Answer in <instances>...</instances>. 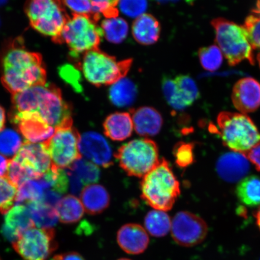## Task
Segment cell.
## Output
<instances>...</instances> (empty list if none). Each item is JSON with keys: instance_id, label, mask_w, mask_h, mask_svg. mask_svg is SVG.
Returning a JSON list of instances; mask_svg holds the SVG:
<instances>
[{"instance_id": "1", "label": "cell", "mask_w": 260, "mask_h": 260, "mask_svg": "<svg viewBox=\"0 0 260 260\" xmlns=\"http://www.w3.org/2000/svg\"><path fill=\"white\" fill-rule=\"evenodd\" d=\"M12 112H36L55 129L73 126V109L63 99L61 91L45 84L14 94Z\"/></svg>"}, {"instance_id": "2", "label": "cell", "mask_w": 260, "mask_h": 260, "mask_svg": "<svg viewBox=\"0 0 260 260\" xmlns=\"http://www.w3.org/2000/svg\"><path fill=\"white\" fill-rule=\"evenodd\" d=\"M1 80L12 95L46 84L47 72L41 55L27 51L20 42L15 41L3 54Z\"/></svg>"}, {"instance_id": "3", "label": "cell", "mask_w": 260, "mask_h": 260, "mask_svg": "<svg viewBox=\"0 0 260 260\" xmlns=\"http://www.w3.org/2000/svg\"><path fill=\"white\" fill-rule=\"evenodd\" d=\"M141 190L142 199L154 210L167 211L173 207L180 194V183L165 158L143 178Z\"/></svg>"}, {"instance_id": "4", "label": "cell", "mask_w": 260, "mask_h": 260, "mask_svg": "<svg viewBox=\"0 0 260 260\" xmlns=\"http://www.w3.org/2000/svg\"><path fill=\"white\" fill-rule=\"evenodd\" d=\"M132 63L131 58L118 60L98 48L83 55L79 68L88 82L100 87L112 85L125 77Z\"/></svg>"}, {"instance_id": "5", "label": "cell", "mask_w": 260, "mask_h": 260, "mask_svg": "<svg viewBox=\"0 0 260 260\" xmlns=\"http://www.w3.org/2000/svg\"><path fill=\"white\" fill-rule=\"evenodd\" d=\"M223 144L233 151L245 154L260 143V133L245 114L222 112L217 118Z\"/></svg>"}, {"instance_id": "6", "label": "cell", "mask_w": 260, "mask_h": 260, "mask_svg": "<svg viewBox=\"0 0 260 260\" xmlns=\"http://www.w3.org/2000/svg\"><path fill=\"white\" fill-rule=\"evenodd\" d=\"M97 21L89 16L73 15L65 25L56 44H66L71 57L79 58L80 55L99 48L103 36Z\"/></svg>"}, {"instance_id": "7", "label": "cell", "mask_w": 260, "mask_h": 260, "mask_svg": "<svg viewBox=\"0 0 260 260\" xmlns=\"http://www.w3.org/2000/svg\"><path fill=\"white\" fill-rule=\"evenodd\" d=\"M25 12L32 28L53 42L70 18L62 0H28Z\"/></svg>"}, {"instance_id": "8", "label": "cell", "mask_w": 260, "mask_h": 260, "mask_svg": "<svg viewBox=\"0 0 260 260\" xmlns=\"http://www.w3.org/2000/svg\"><path fill=\"white\" fill-rule=\"evenodd\" d=\"M211 24L216 32L217 44L231 66L246 60L254 63L253 48L243 26L222 18L214 19Z\"/></svg>"}, {"instance_id": "9", "label": "cell", "mask_w": 260, "mask_h": 260, "mask_svg": "<svg viewBox=\"0 0 260 260\" xmlns=\"http://www.w3.org/2000/svg\"><path fill=\"white\" fill-rule=\"evenodd\" d=\"M158 155L155 142L141 139L133 140L121 146L115 157L120 167L129 176L144 177L160 161Z\"/></svg>"}, {"instance_id": "10", "label": "cell", "mask_w": 260, "mask_h": 260, "mask_svg": "<svg viewBox=\"0 0 260 260\" xmlns=\"http://www.w3.org/2000/svg\"><path fill=\"white\" fill-rule=\"evenodd\" d=\"M13 248L24 260H47L57 248L53 228L32 226L12 242Z\"/></svg>"}, {"instance_id": "11", "label": "cell", "mask_w": 260, "mask_h": 260, "mask_svg": "<svg viewBox=\"0 0 260 260\" xmlns=\"http://www.w3.org/2000/svg\"><path fill=\"white\" fill-rule=\"evenodd\" d=\"M80 136L73 126L56 129L54 135L44 142L50 155L52 166L63 170L81 158L79 148Z\"/></svg>"}, {"instance_id": "12", "label": "cell", "mask_w": 260, "mask_h": 260, "mask_svg": "<svg viewBox=\"0 0 260 260\" xmlns=\"http://www.w3.org/2000/svg\"><path fill=\"white\" fill-rule=\"evenodd\" d=\"M171 232L178 245L188 248L204 241L207 235L208 227L200 217L188 211H180L172 220Z\"/></svg>"}, {"instance_id": "13", "label": "cell", "mask_w": 260, "mask_h": 260, "mask_svg": "<svg viewBox=\"0 0 260 260\" xmlns=\"http://www.w3.org/2000/svg\"><path fill=\"white\" fill-rule=\"evenodd\" d=\"M11 118L26 142L37 144L46 142L56 131L36 112H11Z\"/></svg>"}, {"instance_id": "14", "label": "cell", "mask_w": 260, "mask_h": 260, "mask_svg": "<svg viewBox=\"0 0 260 260\" xmlns=\"http://www.w3.org/2000/svg\"><path fill=\"white\" fill-rule=\"evenodd\" d=\"M81 157L103 168L113 164L111 147L102 135L96 132L84 133L80 136L79 144Z\"/></svg>"}, {"instance_id": "15", "label": "cell", "mask_w": 260, "mask_h": 260, "mask_svg": "<svg viewBox=\"0 0 260 260\" xmlns=\"http://www.w3.org/2000/svg\"><path fill=\"white\" fill-rule=\"evenodd\" d=\"M41 178L50 170L52 162L44 143L24 142L14 157Z\"/></svg>"}, {"instance_id": "16", "label": "cell", "mask_w": 260, "mask_h": 260, "mask_svg": "<svg viewBox=\"0 0 260 260\" xmlns=\"http://www.w3.org/2000/svg\"><path fill=\"white\" fill-rule=\"evenodd\" d=\"M234 106L242 114L255 112L260 106V84L252 78H243L233 87Z\"/></svg>"}, {"instance_id": "17", "label": "cell", "mask_w": 260, "mask_h": 260, "mask_svg": "<svg viewBox=\"0 0 260 260\" xmlns=\"http://www.w3.org/2000/svg\"><path fill=\"white\" fill-rule=\"evenodd\" d=\"M116 240L122 251L131 255L144 252L149 243L148 233L137 223H127L120 228Z\"/></svg>"}, {"instance_id": "18", "label": "cell", "mask_w": 260, "mask_h": 260, "mask_svg": "<svg viewBox=\"0 0 260 260\" xmlns=\"http://www.w3.org/2000/svg\"><path fill=\"white\" fill-rule=\"evenodd\" d=\"M217 172L223 180L234 182L242 180L248 173V159L240 152H228L222 155L217 162Z\"/></svg>"}, {"instance_id": "19", "label": "cell", "mask_w": 260, "mask_h": 260, "mask_svg": "<svg viewBox=\"0 0 260 260\" xmlns=\"http://www.w3.org/2000/svg\"><path fill=\"white\" fill-rule=\"evenodd\" d=\"M131 116L133 126L139 135L149 137L160 132L164 119L153 107L144 106L133 110Z\"/></svg>"}, {"instance_id": "20", "label": "cell", "mask_w": 260, "mask_h": 260, "mask_svg": "<svg viewBox=\"0 0 260 260\" xmlns=\"http://www.w3.org/2000/svg\"><path fill=\"white\" fill-rule=\"evenodd\" d=\"M5 215L3 232L13 242L25 230L35 226L30 211L24 205L16 204Z\"/></svg>"}, {"instance_id": "21", "label": "cell", "mask_w": 260, "mask_h": 260, "mask_svg": "<svg viewBox=\"0 0 260 260\" xmlns=\"http://www.w3.org/2000/svg\"><path fill=\"white\" fill-rule=\"evenodd\" d=\"M80 198L84 210L91 215L103 213L109 207L110 203L108 191L100 184L87 185L81 191Z\"/></svg>"}, {"instance_id": "22", "label": "cell", "mask_w": 260, "mask_h": 260, "mask_svg": "<svg viewBox=\"0 0 260 260\" xmlns=\"http://www.w3.org/2000/svg\"><path fill=\"white\" fill-rule=\"evenodd\" d=\"M161 27L154 16L144 14L136 19L132 25V34L139 44L150 45L160 38Z\"/></svg>"}, {"instance_id": "23", "label": "cell", "mask_w": 260, "mask_h": 260, "mask_svg": "<svg viewBox=\"0 0 260 260\" xmlns=\"http://www.w3.org/2000/svg\"><path fill=\"white\" fill-rule=\"evenodd\" d=\"M104 132L115 141H122L132 136L133 123L132 116L126 112H116L107 117L103 123Z\"/></svg>"}, {"instance_id": "24", "label": "cell", "mask_w": 260, "mask_h": 260, "mask_svg": "<svg viewBox=\"0 0 260 260\" xmlns=\"http://www.w3.org/2000/svg\"><path fill=\"white\" fill-rule=\"evenodd\" d=\"M137 95V86L133 81L125 77L112 84L109 90L110 102L118 107L132 106Z\"/></svg>"}, {"instance_id": "25", "label": "cell", "mask_w": 260, "mask_h": 260, "mask_svg": "<svg viewBox=\"0 0 260 260\" xmlns=\"http://www.w3.org/2000/svg\"><path fill=\"white\" fill-rule=\"evenodd\" d=\"M56 210L58 220L68 224L77 222L82 218L85 211L81 201L73 194L61 198Z\"/></svg>"}, {"instance_id": "26", "label": "cell", "mask_w": 260, "mask_h": 260, "mask_svg": "<svg viewBox=\"0 0 260 260\" xmlns=\"http://www.w3.org/2000/svg\"><path fill=\"white\" fill-rule=\"evenodd\" d=\"M26 204L30 211L36 226L53 228L56 225L58 220L56 208L42 201H31Z\"/></svg>"}, {"instance_id": "27", "label": "cell", "mask_w": 260, "mask_h": 260, "mask_svg": "<svg viewBox=\"0 0 260 260\" xmlns=\"http://www.w3.org/2000/svg\"><path fill=\"white\" fill-rule=\"evenodd\" d=\"M172 220L166 211L153 210L146 214L144 225L146 232L152 236L162 237L171 232Z\"/></svg>"}, {"instance_id": "28", "label": "cell", "mask_w": 260, "mask_h": 260, "mask_svg": "<svg viewBox=\"0 0 260 260\" xmlns=\"http://www.w3.org/2000/svg\"><path fill=\"white\" fill-rule=\"evenodd\" d=\"M50 188L49 184L42 178L26 181L18 188L15 203L16 204H21L31 201H41L45 191Z\"/></svg>"}, {"instance_id": "29", "label": "cell", "mask_w": 260, "mask_h": 260, "mask_svg": "<svg viewBox=\"0 0 260 260\" xmlns=\"http://www.w3.org/2000/svg\"><path fill=\"white\" fill-rule=\"evenodd\" d=\"M236 194L240 201L249 207L260 204V178L249 176L240 181L237 187Z\"/></svg>"}, {"instance_id": "30", "label": "cell", "mask_w": 260, "mask_h": 260, "mask_svg": "<svg viewBox=\"0 0 260 260\" xmlns=\"http://www.w3.org/2000/svg\"><path fill=\"white\" fill-rule=\"evenodd\" d=\"M177 95L182 109L193 105L199 99V90L194 81L186 75H180L174 79Z\"/></svg>"}, {"instance_id": "31", "label": "cell", "mask_w": 260, "mask_h": 260, "mask_svg": "<svg viewBox=\"0 0 260 260\" xmlns=\"http://www.w3.org/2000/svg\"><path fill=\"white\" fill-rule=\"evenodd\" d=\"M101 28L107 41L112 44H121L127 37L128 25L121 17L106 18L102 21Z\"/></svg>"}, {"instance_id": "32", "label": "cell", "mask_w": 260, "mask_h": 260, "mask_svg": "<svg viewBox=\"0 0 260 260\" xmlns=\"http://www.w3.org/2000/svg\"><path fill=\"white\" fill-rule=\"evenodd\" d=\"M68 169L73 171L84 185L95 183L100 177V171L97 165L82 157L75 161Z\"/></svg>"}, {"instance_id": "33", "label": "cell", "mask_w": 260, "mask_h": 260, "mask_svg": "<svg viewBox=\"0 0 260 260\" xmlns=\"http://www.w3.org/2000/svg\"><path fill=\"white\" fill-rule=\"evenodd\" d=\"M22 146L21 136L14 130L6 129L0 132V153L8 157L15 156Z\"/></svg>"}, {"instance_id": "34", "label": "cell", "mask_w": 260, "mask_h": 260, "mask_svg": "<svg viewBox=\"0 0 260 260\" xmlns=\"http://www.w3.org/2000/svg\"><path fill=\"white\" fill-rule=\"evenodd\" d=\"M198 56L205 70L214 71L218 70L222 63V53L216 45L201 48Z\"/></svg>"}, {"instance_id": "35", "label": "cell", "mask_w": 260, "mask_h": 260, "mask_svg": "<svg viewBox=\"0 0 260 260\" xmlns=\"http://www.w3.org/2000/svg\"><path fill=\"white\" fill-rule=\"evenodd\" d=\"M18 188L6 177H0V212L5 214L14 207Z\"/></svg>"}, {"instance_id": "36", "label": "cell", "mask_w": 260, "mask_h": 260, "mask_svg": "<svg viewBox=\"0 0 260 260\" xmlns=\"http://www.w3.org/2000/svg\"><path fill=\"white\" fill-rule=\"evenodd\" d=\"M253 49H260V14L253 12L243 26Z\"/></svg>"}, {"instance_id": "37", "label": "cell", "mask_w": 260, "mask_h": 260, "mask_svg": "<svg viewBox=\"0 0 260 260\" xmlns=\"http://www.w3.org/2000/svg\"><path fill=\"white\" fill-rule=\"evenodd\" d=\"M175 162L178 167H189L194 161L193 145L185 142H179L174 148Z\"/></svg>"}, {"instance_id": "38", "label": "cell", "mask_w": 260, "mask_h": 260, "mask_svg": "<svg viewBox=\"0 0 260 260\" xmlns=\"http://www.w3.org/2000/svg\"><path fill=\"white\" fill-rule=\"evenodd\" d=\"M63 2L73 15L89 16L96 21L100 18V15L93 12L91 0H63Z\"/></svg>"}, {"instance_id": "39", "label": "cell", "mask_w": 260, "mask_h": 260, "mask_svg": "<svg viewBox=\"0 0 260 260\" xmlns=\"http://www.w3.org/2000/svg\"><path fill=\"white\" fill-rule=\"evenodd\" d=\"M119 9L122 14L130 18H138L145 14L148 8L147 0H120Z\"/></svg>"}, {"instance_id": "40", "label": "cell", "mask_w": 260, "mask_h": 260, "mask_svg": "<svg viewBox=\"0 0 260 260\" xmlns=\"http://www.w3.org/2000/svg\"><path fill=\"white\" fill-rule=\"evenodd\" d=\"M120 0H91L93 12L103 15L106 18L117 17L119 11L117 6Z\"/></svg>"}, {"instance_id": "41", "label": "cell", "mask_w": 260, "mask_h": 260, "mask_svg": "<svg viewBox=\"0 0 260 260\" xmlns=\"http://www.w3.org/2000/svg\"><path fill=\"white\" fill-rule=\"evenodd\" d=\"M161 87L165 99L169 105L175 110H181L174 79L168 77L162 78Z\"/></svg>"}, {"instance_id": "42", "label": "cell", "mask_w": 260, "mask_h": 260, "mask_svg": "<svg viewBox=\"0 0 260 260\" xmlns=\"http://www.w3.org/2000/svg\"><path fill=\"white\" fill-rule=\"evenodd\" d=\"M61 73H62L64 79L70 83L74 89L77 91H81V87L79 81L80 76L76 69L69 65H67L62 68Z\"/></svg>"}, {"instance_id": "43", "label": "cell", "mask_w": 260, "mask_h": 260, "mask_svg": "<svg viewBox=\"0 0 260 260\" xmlns=\"http://www.w3.org/2000/svg\"><path fill=\"white\" fill-rule=\"evenodd\" d=\"M65 171H66L68 178H69V187L71 192L76 197L80 194L84 188L83 182L70 169L67 168V170Z\"/></svg>"}, {"instance_id": "44", "label": "cell", "mask_w": 260, "mask_h": 260, "mask_svg": "<svg viewBox=\"0 0 260 260\" xmlns=\"http://www.w3.org/2000/svg\"><path fill=\"white\" fill-rule=\"evenodd\" d=\"M248 160L255 166L256 170L260 171V143L245 154Z\"/></svg>"}, {"instance_id": "45", "label": "cell", "mask_w": 260, "mask_h": 260, "mask_svg": "<svg viewBox=\"0 0 260 260\" xmlns=\"http://www.w3.org/2000/svg\"><path fill=\"white\" fill-rule=\"evenodd\" d=\"M53 260H86L83 256L76 252H68L55 255Z\"/></svg>"}, {"instance_id": "46", "label": "cell", "mask_w": 260, "mask_h": 260, "mask_svg": "<svg viewBox=\"0 0 260 260\" xmlns=\"http://www.w3.org/2000/svg\"><path fill=\"white\" fill-rule=\"evenodd\" d=\"M9 160L0 154V177H6L8 173Z\"/></svg>"}, {"instance_id": "47", "label": "cell", "mask_w": 260, "mask_h": 260, "mask_svg": "<svg viewBox=\"0 0 260 260\" xmlns=\"http://www.w3.org/2000/svg\"><path fill=\"white\" fill-rule=\"evenodd\" d=\"M6 122V115L4 109L0 106V132L5 128Z\"/></svg>"}, {"instance_id": "48", "label": "cell", "mask_w": 260, "mask_h": 260, "mask_svg": "<svg viewBox=\"0 0 260 260\" xmlns=\"http://www.w3.org/2000/svg\"><path fill=\"white\" fill-rule=\"evenodd\" d=\"M180 0H155V2L158 3V4H168V3H176Z\"/></svg>"}, {"instance_id": "49", "label": "cell", "mask_w": 260, "mask_h": 260, "mask_svg": "<svg viewBox=\"0 0 260 260\" xmlns=\"http://www.w3.org/2000/svg\"><path fill=\"white\" fill-rule=\"evenodd\" d=\"M256 223H257V225L260 230V207L258 209L257 212L256 214Z\"/></svg>"}, {"instance_id": "50", "label": "cell", "mask_w": 260, "mask_h": 260, "mask_svg": "<svg viewBox=\"0 0 260 260\" xmlns=\"http://www.w3.org/2000/svg\"><path fill=\"white\" fill-rule=\"evenodd\" d=\"M253 12L260 14V0H258L257 2H256V8L253 10Z\"/></svg>"}, {"instance_id": "51", "label": "cell", "mask_w": 260, "mask_h": 260, "mask_svg": "<svg viewBox=\"0 0 260 260\" xmlns=\"http://www.w3.org/2000/svg\"><path fill=\"white\" fill-rule=\"evenodd\" d=\"M188 4L193 5L194 2H196L197 0H184Z\"/></svg>"}, {"instance_id": "52", "label": "cell", "mask_w": 260, "mask_h": 260, "mask_svg": "<svg viewBox=\"0 0 260 260\" xmlns=\"http://www.w3.org/2000/svg\"><path fill=\"white\" fill-rule=\"evenodd\" d=\"M7 0H0V6L5 5Z\"/></svg>"}, {"instance_id": "53", "label": "cell", "mask_w": 260, "mask_h": 260, "mask_svg": "<svg viewBox=\"0 0 260 260\" xmlns=\"http://www.w3.org/2000/svg\"><path fill=\"white\" fill-rule=\"evenodd\" d=\"M257 60L258 61V63H259V67H260V53L258 55Z\"/></svg>"}, {"instance_id": "54", "label": "cell", "mask_w": 260, "mask_h": 260, "mask_svg": "<svg viewBox=\"0 0 260 260\" xmlns=\"http://www.w3.org/2000/svg\"><path fill=\"white\" fill-rule=\"evenodd\" d=\"M118 260H132V259H129V258H120Z\"/></svg>"}, {"instance_id": "55", "label": "cell", "mask_w": 260, "mask_h": 260, "mask_svg": "<svg viewBox=\"0 0 260 260\" xmlns=\"http://www.w3.org/2000/svg\"><path fill=\"white\" fill-rule=\"evenodd\" d=\"M0 260H1V259H0Z\"/></svg>"}]
</instances>
